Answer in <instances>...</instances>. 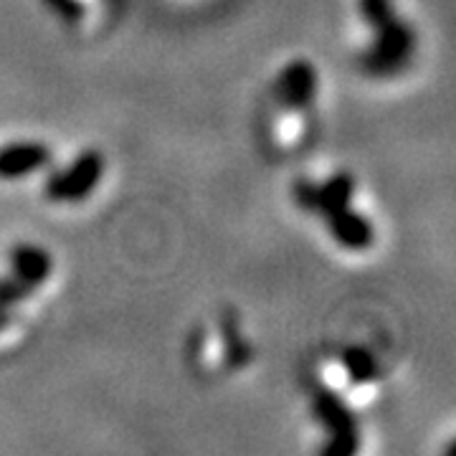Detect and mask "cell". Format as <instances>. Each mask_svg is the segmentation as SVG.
<instances>
[{"label": "cell", "mask_w": 456, "mask_h": 456, "mask_svg": "<svg viewBox=\"0 0 456 456\" xmlns=\"http://www.w3.org/2000/svg\"><path fill=\"white\" fill-rule=\"evenodd\" d=\"M294 203L302 211L322 221L335 244L362 254L375 244L373 221L358 206V180L353 173H332L325 180H297L292 188Z\"/></svg>", "instance_id": "1"}, {"label": "cell", "mask_w": 456, "mask_h": 456, "mask_svg": "<svg viewBox=\"0 0 456 456\" xmlns=\"http://www.w3.org/2000/svg\"><path fill=\"white\" fill-rule=\"evenodd\" d=\"M360 16L368 26V46L362 51L365 71L378 79L406 71L416 53V33L393 0H360Z\"/></svg>", "instance_id": "4"}, {"label": "cell", "mask_w": 456, "mask_h": 456, "mask_svg": "<svg viewBox=\"0 0 456 456\" xmlns=\"http://www.w3.org/2000/svg\"><path fill=\"white\" fill-rule=\"evenodd\" d=\"M51 165V150L38 140H13L0 145V180L18 183L44 173Z\"/></svg>", "instance_id": "7"}, {"label": "cell", "mask_w": 456, "mask_h": 456, "mask_svg": "<svg viewBox=\"0 0 456 456\" xmlns=\"http://www.w3.org/2000/svg\"><path fill=\"white\" fill-rule=\"evenodd\" d=\"M53 256L44 246L18 244L8 256V272L0 277V347H8L23 332V314L33 299L49 287Z\"/></svg>", "instance_id": "2"}, {"label": "cell", "mask_w": 456, "mask_h": 456, "mask_svg": "<svg viewBox=\"0 0 456 456\" xmlns=\"http://www.w3.org/2000/svg\"><path fill=\"white\" fill-rule=\"evenodd\" d=\"M99 3H102V0H51V5H53L59 13H64L66 18H71V20H79V18L89 16Z\"/></svg>", "instance_id": "8"}, {"label": "cell", "mask_w": 456, "mask_h": 456, "mask_svg": "<svg viewBox=\"0 0 456 456\" xmlns=\"http://www.w3.org/2000/svg\"><path fill=\"white\" fill-rule=\"evenodd\" d=\"M104 178V158L97 150H84L74 160L46 178V198L56 206H77L99 188Z\"/></svg>", "instance_id": "6"}, {"label": "cell", "mask_w": 456, "mask_h": 456, "mask_svg": "<svg viewBox=\"0 0 456 456\" xmlns=\"http://www.w3.org/2000/svg\"><path fill=\"white\" fill-rule=\"evenodd\" d=\"M320 97V71L307 59H292L279 71L274 82V112H272V137L277 147L302 145L310 134L314 110Z\"/></svg>", "instance_id": "3"}, {"label": "cell", "mask_w": 456, "mask_h": 456, "mask_svg": "<svg viewBox=\"0 0 456 456\" xmlns=\"http://www.w3.org/2000/svg\"><path fill=\"white\" fill-rule=\"evenodd\" d=\"M325 388L338 393L350 408H362L373 403L383 386V373L375 355L360 347H347L338 358L322 368Z\"/></svg>", "instance_id": "5"}]
</instances>
